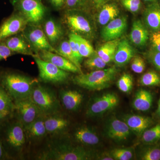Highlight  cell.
<instances>
[{
    "instance_id": "cell-1",
    "label": "cell",
    "mask_w": 160,
    "mask_h": 160,
    "mask_svg": "<svg viewBox=\"0 0 160 160\" xmlns=\"http://www.w3.org/2000/svg\"><path fill=\"white\" fill-rule=\"evenodd\" d=\"M38 82L36 79L13 72H5L0 75V85L14 102L30 98Z\"/></svg>"
},
{
    "instance_id": "cell-2",
    "label": "cell",
    "mask_w": 160,
    "mask_h": 160,
    "mask_svg": "<svg viewBox=\"0 0 160 160\" xmlns=\"http://www.w3.org/2000/svg\"><path fill=\"white\" fill-rule=\"evenodd\" d=\"M118 70L115 66L94 70L89 73H80L73 78L76 85L85 89L100 91L110 87L116 78Z\"/></svg>"
},
{
    "instance_id": "cell-3",
    "label": "cell",
    "mask_w": 160,
    "mask_h": 160,
    "mask_svg": "<svg viewBox=\"0 0 160 160\" xmlns=\"http://www.w3.org/2000/svg\"><path fill=\"white\" fill-rule=\"evenodd\" d=\"M91 158L89 152L82 146H72L66 143H58L51 146L40 155L41 160H86Z\"/></svg>"
},
{
    "instance_id": "cell-4",
    "label": "cell",
    "mask_w": 160,
    "mask_h": 160,
    "mask_svg": "<svg viewBox=\"0 0 160 160\" xmlns=\"http://www.w3.org/2000/svg\"><path fill=\"white\" fill-rule=\"evenodd\" d=\"M30 98L44 116L58 113L61 109L59 101L54 92L37 84Z\"/></svg>"
},
{
    "instance_id": "cell-5",
    "label": "cell",
    "mask_w": 160,
    "mask_h": 160,
    "mask_svg": "<svg viewBox=\"0 0 160 160\" xmlns=\"http://www.w3.org/2000/svg\"><path fill=\"white\" fill-rule=\"evenodd\" d=\"M13 4L30 25L37 26L45 16L46 9L42 0H16Z\"/></svg>"
},
{
    "instance_id": "cell-6",
    "label": "cell",
    "mask_w": 160,
    "mask_h": 160,
    "mask_svg": "<svg viewBox=\"0 0 160 160\" xmlns=\"http://www.w3.org/2000/svg\"><path fill=\"white\" fill-rule=\"evenodd\" d=\"M32 57L38 68L40 79L46 83L62 84L65 82L69 76V72L60 69L52 63L46 62L41 58L38 54Z\"/></svg>"
},
{
    "instance_id": "cell-7",
    "label": "cell",
    "mask_w": 160,
    "mask_h": 160,
    "mask_svg": "<svg viewBox=\"0 0 160 160\" xmlns=\"http://www.w3.org/2000/svg\"><path fill=\"white\" fill-rule=\"evenodd\" d=\"M18 121L24 126L29 125L40 116H43L31 98L14 102Z\"/></svg>"
},
{
    "instance_id": "cell-8",
    "label": "cell",
    "mask_w": 160,
    "mask_h": 160,
    "mask_svg": "<svg viewBox=\"0 0 160 160\" xmlns=\"http://www.w3.org/2000/svg\"><path fill=\"white\" fill-rule=\"evenodd\" d=\"M65 21L72 33L86 37L91 35L92 27L89 20L75 10L68 11L65 16Z\"/></svg>"
},
{
    "instance_id": "cell-9",
    "label": "cell",
    "mask_w": 160,
    "mask_h": 160,
    "mask_svg": "<svg viewBox=\"0 0 160 160\" xmlns=\"http://www.w3.org/2000/svg\"><path fill=\"white\" fill-rule=\"evenodd\" d=\"M28 24L26 18L20 12H14L0 26V42L24 31Z\"/></svg>"
},
{
    "instance_id": "cell-10",
    "label": "cell",
    "mask_w": 160,
    "mask_h": 160,
    "mask_svg": "<svg viewBox=\"0 0 160 160\" xmlns=\"http://www.w3.org/2000/svg\"><path fill=\"white\" fill-rule=\"evenodd\" d=\"M119 98L112 92L106 93L94 99L86 111L88 117H94L104 114L115 108L118 104Z\"/></svg>"
},
{
    "instance_id": "cell-11",
    "label": "cell",
    "mask_w": 160,
    "mask_h": 160,
    "mask_svg": "<svg viewBox=\"0 0 160 160\" xmlns=\"http://www.w3.org/2000/svg\"><path fill=\"white\" fill-rule=\"evenodd\" d=\"M25 32L23 34L29 44L35 49L41 51L52 52L57 53L56 49L49 42L44 30L37 26H33Z\"/></svg>"
},
{
    "instance_id": "cell-12",
    "label": "cell",
    "mask_w": 160,
    "mask_h": 160,
    "mask_svg": "<svg viewBox=\"0 0 160 160\" xmlns=\"http://www.w3.org/2000/svg\"><path fill=\"white\" fill-rule=\"evenodd\" d=\"M127 26L125 17L116 18L103 28L101 32L102 38L106 42L119 39L126 31Z\"/></svg>"
},
{
    "instance_id": "cell-13",
    "label": "cell",
    "mask_w": 160,
    "mask_h": 160,
    "mask_svg": "<svg viewBox=\"0 0 160 160\" xmlns=\"http://www.w3.org/2000/svg\"><path fill=\"white\" fill-rule=\"evenodd\" d=\"M38 54L42 59L52 63L63 70L79 74L83 73L73 63L55 52L54 53L52 52L41 51Z\"/></svg>"
},
{
    "instance_id": "cell-14",
    "label": "cell",
    "mask_w": 160,
    "mask_h": 160,
    "mask_svg": "<svg viewBox=\"0 0 160 160\" xmlns=\"http://www.w3.org/2000/svg\"><path fill=\"white\" fill-rule=\"evenodd\" d=\"M130 131L124 121L115 118L109 120L106 126V133L107 136L117 142L127 140L130 135Z\"/></svg>"
},
{
    "instance_id": "cell-15",
    "label": "cell",
    "mask_w": 160,
    "mask_h": 160,
    "mask_svg": "<svg viewBox=\"0 0 160 160\" xmlns=\"http://www.w3.org/2000/svg\"><path fill=\"white\" fill-rule=\"evenodd\" d=\"M26 135L24 126L19 121L12 124L7 129L6 142L12 149L20 150L26 142Z\"/></svg>"
},
{
    "instance_id": "cell-16",
    "label": "cell",
    "mask_w": 160,
    "mask_h": 160,
    "mask_svg": "<svg viewBox=\"0 0 160 160\" xmlns=\"http://www.w3.org/2000/svg\"><path fill=\"white\" fill-rule=\"evenodd\" d=\"M123 121L127 124L131 131L138 136H141L146 129L153 124L151 118L139 115H128L123 118Z\"/></svg>"
},
{
    "instance_id": "cell-17",
    "label": "cell",
    "mask_w": 160,
    "mask_h": 160,
    "mask_svg": "<svg viewBox=\"0 0 160 160\" xmlns=\"http://www.w3.org/2000/svg\"><path fill=\"white\" fill-rule=\"evenodd\" d=\"M19 33L9 37L3 41L14 54L20 53L32 56L34 54L32 51L29 42L24 34Z\"/></svg>"
},
{
    "instance_id": "cell-18",
    "label": "cell",
    "mask_w": 160,
    "mask_h": 160,
    "mask_svg": "<svg viewBox=\"0 0 160 160\" xmlns=\"http://www.w3.org/2000/svg\"><path fill=\"white\" fill-rule=\"evenodd\" d=\"M143 18L147 29L152 32L160 31V6L158 4L153 2L147 6Z\"/></svg>"
},
{
    "instance_id": "cell-19",
    "label": "cell",
    "mask_w": 160,
    "mask_h": 160,
    "mask_svg": "<svg viewBox=\"0 0 160 160\" xmlns=\"http://www.w3.org/2000/svg\"><path fill=\"white\" fill-rule=\"evenodd\" d=\"M134 51L128 40L120 41L115 54L113 62L118 67L126 66L134 57Z\"/></svg>"
},
{
    "instance_id": "cell-20",
    "label": "cell",
    "mask_w": 160,
    "mask_h": 160,
    "mask_svg": "<svg viewBox=\"0 0 160 160\" xmlns=\"http://www.w3.org/2000/svg\"><path fill=\"white\" fill-rule=\"evenodd\" d=\"M44 121L47 133L50 134L61 133L69 124L67 119L58 113L45 116Z\"/></svg>"
},
{
    "instance_id": "cell-21",
    "label": "cell",
    "mask_w": 160,
    "mask_h": 160,
    "mask_svg": "<svg viewBox=\"0 0 160 160\" xmlns=\"http://www.w3.org/2000/svg\"><path fill=\"white\" fill-rule=\"evenodd\" d=\"M60 99L63 106L67 110H77L83 99V95L80 92L75 90H63L60 93Z\"/></svg>"
},
{
    "instance_id": "cell-22",
    "label": "cell",
    "mask_w": 160,
    "mask_h": 160,
    "mask_svg": "<svg viewBox=\"0 0 160 160\" xmlns=\"http://www.w3.org/2000/svg\"><path fill=\"white\" fill-rule=\"evenodd\" d=\"M130 40L138 46H145L149 39V32L146 26L139 20L133 22L130 34Z\"/></svg>"
},
{
    "instance_id": "cell-23",
    "label": "cell",
    "mask_w": 160,
    "mask_h": 160,
    "mask_svg": "<svg viewBox=\"0 0 160 160\" xmlns=\"http://www.w3.org/2000/svg\"><path fill=\"white\" fill-rule=\"evenodd\" d=\"M45 116H42L24 126V130L27 138L31 140H38L42 138L47 133L45 125Z\"/></svg>"
},
{
    "instance_id": "cell-24",
    "label": "cell",
    "mask_w": 160,
    "mask_h": 160,
    "mask_svg": "<svg viewBox=\"0 0 160 160\" xmlns=\"http://www.w3.org/2000/svg\"><path fill=\"white\" fill-rule=\"evenodd\" d=\"M44 32L52 45L59 42L64 34L62 26L53 19L46 21L44 25Z\"/></svg>"
},
{
    "instance_id": "cell-25",
    "label": "cell",
    "mask_w": 160,
    "mask_h": 160,
    "mask_svg": "<svg viewBox=\"0 0 160 160\" xmlns=\"http://www.w3.org/2000/svg\"><path fill=\"white\" fill-rule=\"evenodd\" d=\"M153 97L150 92L140 89L136 93L132 102L133 108L138 111H146L151 108Z\"/></svg>"
},
{
    "instance_id": "cell-26",
    "label": "cell",
    "mask_w": 160,
    "mask_h": 160,
    "mask_svg": "<svg viewBox=\"0 0 160 160\" xmlns=\"http://www.w3.org/2000/svg\"><path fill=\"white\" fill-rule=\"evenodd\" d=\"M74 137L78 142L84 145L94 146L99 142V138L93 130L87 127H81L77 129Z\"/></svg>"
},
{
    "instance_id": "cell-27",
    "label": "cell",
    "mask_w": 160,
    "mask_h": 160,
    "mask_svg": "<svg viewBox=\"0 0 160 160\" xmlns=\"http://www.w3.org/2000/svg\"><path fill=\"white\" fill-rule=\"evenodd\" d=\"M120 42V39L107 41L98 49V55L106 64L113 62L115 54Z\"/></svg>"
},
{
    "instance_id": "cell-28",
    "label": "cell",
    "mask_w": 160,
    "mask_h": 160,
    "mask_svg": "<svg viewBox=\"0 0 160 160\" xmlns=\"http://www.w3.org/2000/svg\"><path fill=\"white\" fill-rule=\"evenodd\" d=\"M119 13V9L114 3L106 4L98 16V21L101 25L104 26L117 17Z\"/></svg>"
},
{
    "instance_id": "cell-29",
    "label": "cell",
    "mask_w": 160,
    "mask_h": 160,
    "mask_svg": "<svg viewBox=\"0 0 160 160\" xmlns=\"http://www.w3.org/2000/svg\"><path fill=\"white\" fill-rule=\"evenodd\" d=\"M57 52V53L62 56L63 57L66 58L67 59L69 60L70 62L76 65L78 69L82 71L81 65L78 62L75 58L74 57L70 45H69V41L64 40L62 41L60 43L57 49H56Z\"/></svg>"
},
{
    "instance_id": "cell-30",
    "label": "cell",
    "mask_w": 160,
    "mask_h": 160,
    "mask_svg": "<svg viewBox=\"0 0 160 160\" xmlns=\"http://www.w3.org/2000/svg\"><path fill=\"white\" fill-rule=\"evenodd\" d=\"M15 109L14 101L5 89L0 85V111L12 113Z\"/></svg>"
},
{
    "instance_id": "cell-31",
    "label": "cell",
    "mask_w": 160,
    "mask_h": 160,
    "mask_svg": "<svg viewBox=\"0 0 160 160\" xmlns=\"http://www.w3.org/2000/svg\"><path fill=\"white\" fill-rule=\"evenodd\" d=\"M142 136V141L144 144L154 145L160 140V124L146 129Z\"/></svg>"
},
{
    "instance_id": "cell-32",
    "label": "cell",
    "mask_w": 160,
    "mask_h": 160,
    "mask_svg": "<svg viewBox=\"0 0 160 160\" xmlns=\"http://www.w3.org/2000/svg\"><path fill=\"white\" fill-rule=\"evenodd\" d=\"M106 64V62L100 57L96 51L91 56L88 58L84 62V66L86 68L93 71L104 69Z\"/></svg>"
},
{
    "instance_id": "cell-33",
    "label": "cell",
    "mask_w": 160,
    "mask_h": 160,
    "mask_svg": "<svg viewBox=\"0 0 160 160\" xmlns=\"http://www.w3.org/2000/svg\"><path fill=\"white\" fill-rule=\"evenodd\" d=\"M142 151L140 158L142 160H160V148L157 145H148Z\"/></svg>"
},
{
    "instance_id": "cell-34",
    "label": "cell",
    "mask_w": 160,
    "mask_h": 160,
    "mask_svg": "<svg viewBox=\"0 0 160 160\" xmlns=\"http://www.w3.org/2000/svg\"><path fill=\"white\" fill-rule=\"evenodd\" d=\"M140 84L143 86H158L160 85V76L155 71L148 72L140 79Z\"/></svg>"
},
{
    "instance_id": "cell-35",
    "label": "cell",
    "mask_w": 160,
    "mask_h": 160,
    "mask_svg": "<svg viewBox=\"0 0 160 160\" xmlns=\"http://www.w3.org/2000/svg\"><path fill=\"white\" fill-rule=\"evenodd\" d=\"M78 37L79 45V52L81 56L83 58L91 56L95 51L89 41L79 35H78Z\"/></svg>"
},
{
    "instance_id": "cell-36",
    "label": "cell",
    "mask_w": 160,
    "mask_h": 160,
    "mask_svg": "<svg viewBox=\"0 0 160 160\" xmlns=\"http://www.w3.org/2000/svg\"><path fill=\"white\" fill-rule=\"evenodd\" d=\"M117 86L118 89L122 92H129L133 87L132 77L128 73H124L118 81Z\"/></svg>"
},
{
    "instance_id": "cell-37",
    "label": "cell",
    "mask_w": 160,
    "mask_h": 160,
    "mask_svg": "<svg viewBox=\"0 0 160 160\" xmlns=\"http://www.w3.org/2000/svg\"><path fill=\"white\" fill-rule=\"evenodd\" d=\"M69 41L70 48L74 57L78 62L81 64L83 58L81 56L79 52V45L78 40V34L71 33L69 36Z\"/></svg>"
},
{
    "instance_id": "cell-38",
    "label": "cell",
    "mask_w": 160,
    "mask_h": 160,
    "mask_svg": "<svg viewBox=\"0 0 160 160\" xmlns=\"http://www.w3.org/2000/svg\"><path fill=\"white\" fill-rule=\"evenodd\" d=\"M132 152L131 150L127 149H117L112 150L110 156L117 160H129L132 157Z\"/></svg>"
},
{
    "instance_id": "cell-39",
    "label": "cell",
    "mask_w": 160,
    "mask_h": 160,
    "mask_svg": "<svg viewBox=\"0 0 160 160\" xmlns=\"http://www.w3.org/2000/svg\"><path fill=\"white\" fill-rule=\"evenodd\" d=\"M146 55L149 62L160 71V52L152 48L147 52Z\"/></svg>"
},
{
    "instance_id": "cell-40",
    "label": "cell",
    "mask_w": 160,
    "mask_h": 160,
    "mask_svg": "<svg viewBox=\"0 0 160 160\" xmlns=\"http://www.w3.org/2000/svg\"><path fill=\"white\" fill-rule=\"evenodd\" d=\"M131 68L132 70L135 73H142L146 68L145 61L141 57H134L132 61Z\"/></svg>"
},
{
    "instance_id": "cell-41",
    "label": "cell",
    "mask_w": 160,
    "mask_h": 160,
    "mask_svg": "<svg viewBox=\"0 0 160 160\" xmlns=\"http://www.w3.org/2000/svg\"><path fill=\"white\" fill-rule=\"evenodd\" d=\"M121 2L124 7L131 12H137L141 8L140 0H121Z\"/></svg>"
},
{
    "instance_id": "cell-42",
    "label": "cell",
    "mask_w": 160,
    "mask_h": 160,
    "mask_svg": "<svg viewBox=\"0 0 160 160\" xmlns=\"http://www.w3.org/2000/svg\"><path fill=\"white\" fill-rule=\"evenodd\" d=\"M86 0H66L65 6L70 10H75L85 6Z\"/></svg>"
},
{
    "instance_id": "cell-43",
    "label": "cell",
    "mask_w": 160,
    "mask_h": 160,
    "mask_svg": "<svg viewBox=\"0 0 160 160\" xmlns=\"http://www.w3.org/2000/svg\"><path fill=\"white\" fill-rule=\"evenodd\" d=\"M14 53L8 48L4 41L0 42V61L6 59Z\"/></svg>"
},
{
    "instance_id": "cell-44",
    "label": "cell",
    "mask_w": 160,
    "mask_h": 160,
    "mask_svg": "<svg viewBox=\"0 0 160 160\" xmlns=\"http://www.w3.org/2000/svg\"><path fill=\"white\" fill-rule=\"evenodd\" d=\"M151 41L153 49L160 52V31L152 33Z\"/></svg>"
},
{
    "instance_id": "cell-45",
    "label": "cell",
    "mask_w": 160,
    "mask_h": 160,
    "mask_svg": "<svg viewBox=\"0 0 160 160\" xmlns=\"http://www.w3.org/2000/svg\"><path fill=\"white\" fill-rule=\"evenodd\" d=\"M49 2L54 8L61 9L66 5V0H49Z\"/></svg>"
},
{
    "instance_id": "cell-46",
    "label": "cell",
    "mask_w": 160,
    "mask_h": 160,
    "mask_svg": "<svg viewBox=\"0 0 160 160\" xmlns=\"http://www.w3.org/2000/svg\"><path fill=\"white\" fill-rule=\"evenodd\" d=\"M94 4L95 7L97 9L102 8L109 0H92Z\"/></svg>"
},
{
    "instance_id": "cell-47",
    "label": "cell",
    "mask_w": 160,
    "mask_h": 160,
    "mask_svg": "<svg viewBox=\"0 0 160 160\" xmlns=\"http://www.w3.org/2000/svg\"><path fill=\"white\" fill-rule=\"evenodd\" d=\"M6 157V152L3 149L2 142L0 141V160L3 159Z\"/></svg>"
},
{
    "instance_id": "cell-48",
    "label": "cell",
    "mask_w": 160,
    "mask_h": 160,
    "mask_svg": "<svg viewBox=\"0 0 160 160\" xmlns=\"http://www.w3.org/2000/svg\"><path fill=\"white\" fill-rule=\"evenodd\" d=\"M10 115V113H8V112L0 111V121L4 119V118Z\"/></svg>"
},
{
    "instance_id": "cell-49",
    "label": "cell",
    "mask_w": 160,
    "mask_h": 160,
    "mask_svg": "<svg viewBox=\"0 0 160 160\" xmlns=\"http://www.w3.org/2000/svg\"><path fill=\"white\" fill-rule=\"evenodd\" d=\"M156 113L157 114L158 116L160 118V97L159 100L158 101V106L157 110Z\"/></svg>"
},
{
    "instance_id": "cell-50",
    "label": "cell",
    "mask_w": 160,
    "mask_h": 160,
    "mask_svg": "<svg viewBox=\"0 0 160 160\" xmlns=\"http://www.w3.org/2000/svg\"><path fill=\"white\" fill-rule=\"evenodd\" d=\"M146 2H156L157 0H144Z\"/></svg>"
},
{
    "instance_id": "cell-51",
    "label": "cell",
    "mask_w": 160,
    "mask_h": 160,
    "mask_svg": "<svg viewBox=\"0 0 160 160\" xmlns=\"http://www.w3.org/2000/svg\"><path fill=\"white\" fill-rule=\"evenodd\" d=\"M15 1V0H12V3L14 2Z\"/></svg>"
},
{
    "instance_id": "cell-52",
    "label": "cell",
    "mask_w": 160,
    "mask_h": 160,
    "mask_svg": "<svg viewBox=\"0 0 160 160\" xmlns=\"http://www.w3.org/2000/svg\"><path fill=\"white\" fill-rule=\"evenodd\" d=\"M15 1H16V0H15ZM15 1H14V2H15ZM14 2H13V3H14Z\"/></svg>"
}]
</instances>
